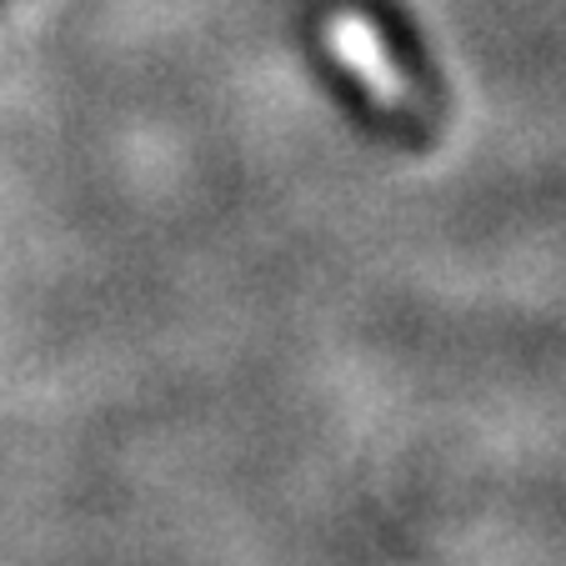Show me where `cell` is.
<instances>
[{
    "instance_id": "6da1fadb",
    "label": "cell",
    "mask_w": 566,
    "mask_h": 566,
    "mask_svg": "<svg viewBox=\"0 0 566 566\" xmlns=\"http://www.w3.org/2000/svg\"><path fill=\"white\" fill-rule=\"evenodd\" d=\"M326 45H332L336 61H342L346 71H352L356 81L371 91L376 106H386V111H417V86L407 81V71H396L386 41L376 35V25L366 21L361 11L332 15V25H326Z\"/></svg>"
}]
</instances>
